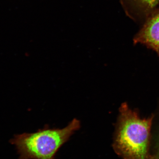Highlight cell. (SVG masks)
Wrapping results in <instances>:
<instances>
[{
    "mask_svg": "<svg viewBox=\"0 0 159 159\" xmlns=\"http://www.w3.org/2000/svg\"><path fill=\"white\" fill-rule=\"evenodd\" d=\"M80 127L79 120L74 119L65 128L45 127L33 133L15 135L10 142L15 146L19 159H54L59 148Z\"/></svg>",
    "mask_w": 159,
    "mask_h": 159,
    "instance_id": "6da1fadb",
    "label": "cell"
},
{
    "mask_svg": "<svg viewBox=\"0 0 159 159\" xmlns=\"http://www.w3.org/2000/svg\"><path fill=\"white\" fill-rule=\"evenodd\" d=\"M134 44L140 43L156 52L159 57V8H157L143 23L133 39Z\"/></svg>",
    "mask_w": 159,
    "mask_h": 159,
    "instance_id": "3957f363",
    "label": "cell"
},
{
    "mask_svg": "<svg viewBox=\"0 0 159 159\" xmlns=\"http://www.w3.org/2000/svg\"><path fill=\"white\" fill-rule=\"evenodd\" d=\"M115 148L127 159H146L153 117L142 119L123 103L120 108Z\"/></svg>",
    "mask_w": 159,
    "mask_h": 159,
    "instance_id": "7a4b0ae2",
    "label": "cell"
},
{
    "mask_svg": "<svg viewBox=\"0 0 159 159\" xmlns=\"http://www.w3.org/2000/svg\"><path fill=\"white\" fill-rule=\"evenodd\" d=\"M125 14L136 22L142 23L159 4V0H120Z\"/></svg>",
    "mask_w": 159,
    "mask_h": 159,
    "instance_id": "277c9868",
    "label": "cell"
}]
</instances>
